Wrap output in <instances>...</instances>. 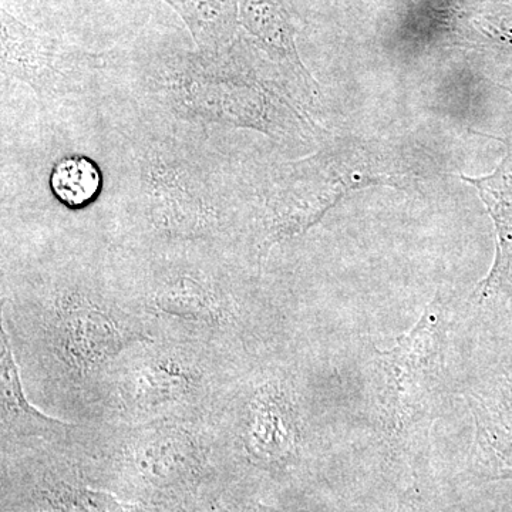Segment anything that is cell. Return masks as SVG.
Wrapping results in <instances>:
<instances>
[{
    "label": "cell",
    "instance_id": "1",
    "mask_svg": "<svg viewBox=\"0 0 512 512\" xmlns=\"http://www.w3.org/2000/svg\"><path fill=\"white\" fill-rule=\"evenodd\" d=\"M127 121L187 130H251L279 144H308L318 126L278 69L238 35L220 50L148 45L111 52L103 90Z\"/></svg>",
    "mask_w": 512,
    "mask_h": 512
},
{
    "label": "cell",
    "instance_id": "2",
    "mask_svg": "<svg viewBox=\"0 0 512 512\" xmlns=\"http://www.w3.org/2000/svg\"><path fill=\"white\" fill-rule=\"evenodd\" d=\"M116 194L151 235L198 241L224 232L255 185L220 131L126 121Z\"/></svg>",
    "mask_w": 512,
    "mask_h": 512
},
{
    "label": "cell",
    "instance_id": "3",
    "mask_svg": "<svg viewBox=\"0 0 512 512\" xmlns=\"http://www.w3.org/2000/svg\"><path fill=\"white\" fill-rule=\"evenodd\" d=\"M414 170L397 148L338 137L311 156L276 165L255 192L261 200L264 249L303 234L350 191L375 185L404 188Z\"/></svg>",
    "mask_w": 512,
    "mask_h": 512
},
{
    "label": "cell",
    "instance_id": "4",
    "mask_svg": "<svg viewBox=\"0 0 512 512\" xmlns=\"http://www.w3.org/2000/svg\"><path fill=\"white\" fill-rule=\"evenodd\" d=\"M2 23V77L25 84L43 110H56L103 90L110 53H97L62 37L32 28L5 6Z\"/></svg>",
    "mask_w": 512,
    "mask_h": 512
},
{
    "label": "cell",
    "instance_id": "5",
    "mask_svg": "<svg viewBox=\"0 0 512 512\" xmlns=\"http://www.w3.org/2000/svg\"><path fill=\"white\" fill-rule=\"evenodd\" d=\"M237 6L238 23L249 42L274 64L302 106L315 109L319 84L299 56L295 23L285 0H237Z\"/></svg>",
    "mask_w": 512,
    "mask_h": 512
},
{
    "label": "cell",
    "instance_id": "6",
    "mask_svg": "<svg viewBox=\"0 0 512 512\" xmlns=\"http://www.w3.org/2000/svg\"><path fill=\"white\" fill-rule=\"evenodd\" d=\"M443 308L436 299L420 322L407 335L397 340L393 349L380 355L383 373V404L393 426H400L416 404L421 383L427 379L433 357L439 350L440 323Z\"/></svg>",
    "mask_w": 512,
    "mask_h": 512
},
{
    "label": "cell",
    "instance_id": "7",
    "mask_svg": "<svg viewBox=\"0 0 512 512\" xmlns=\"http://www.w3.org/2000/svg\"><path fill=\"white\" fill-rule=\"evenodd\" d=\"M59 305L64 343L77 362H97L130 339L110 312L94 305L82 292L63 293Z\"/></svg>",
    "mask_w": 512,
    "mask_h": 512
},
{
    "label": "cell",
    "instance_id": "8",
    "mask_svg": "<svg viewBox=\"0 0 512 512\" xmlns=\"http://www.w3.org/2000/svg\"><path fill=\"white\" fill-rule=\"evenodd\" d=\"M498 140L505 144L507 153L493 173L484 177H461L476 188L497 229L498 256L490 278L485 281L487 286L504 274L512 254V136Z\"/></svg>",
    "mask_w": 512,
    "mask_h": 512
},
{
    "label": "cell",
    "instance_id": "9",
    "mask_svg": "<svg viewBox=\"0 0 512 512\" xmlns=\"http://www.w3.org/2000/svg\"><path fill=\"white\" fill-rule=\"evenodd\" d=\"M183 19L195 47L220 50L238 37L237 0H163Z\"/></svg>",
    "mask_w": 512,
    "mask_h": 512
},
{
    "label": "cell",
    "instance_id": "10",
    "mask_svg": "<svg viewBox=\"0 0 512 512\" xmlns=\"http://www.w3.org/2000/svg\"><path fill=\"white\" fill-rule=\"evenodd\" d=\"M49 187L55 200L64 207L82 210L103 192V171L93 158L82 154L62 157L53 164Z\"/></svg>",
    "mask_w": 512,
    "mask_h": 512
},
{
    "label": "cell",
    "instance_id": "11",
    "mask_svg": "<svg viewBox=\"0 0 512 512\" xmlns=\"http://www.w3.org/2000/svg\"><path fill=\"white\" fill-rule=\"evenodd\" d=\"M154 301L161 311L175 315L212 318L220 313L214 285L188 271L171 272L161 279Z\"/></svg>",
    "mask_w": 512,
    "mask_h": 512
},
{
    "label": "cell",
    "instance_id": "12",
    "mask_svg": "<svg viewBox=\"0 0 512 512\" xmlns=\"http://www.w3.org/2000/svg\"><path fill=\"white\" fill-rule=\"evenodd\" d=\"M57 512H136L131 505L121 504L113 495L70 484H57L46 493Z\"/></svg>",
    "mask_w": 512,
    "mask_h": 512
},
{
    "label": "cell",
    "instance_id": "13",
    "mask_svg": "<svg viewBox=\"0 0 512 512\" xmlns=\"http://www.w3.org/2000/svg\"><path fill=\"white\" fill-rule=\"evenodd\" d=\"M2 392L3 402L8 407V412L15 414L16 419H20L29 426L40 427V424H53L57 420L50 419L45 414L37 412L35 407L30 406L23 396L22 386H20L18 367L15 365L8 343L3 333L2 342Z\"/></svg>",
    "mask_w": 512,
    "mask_h": 512
}]
</instances>
